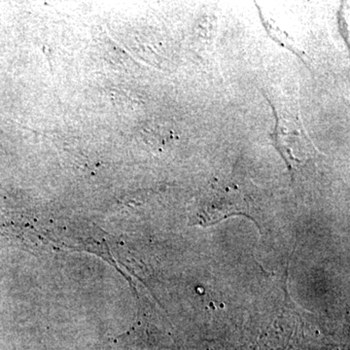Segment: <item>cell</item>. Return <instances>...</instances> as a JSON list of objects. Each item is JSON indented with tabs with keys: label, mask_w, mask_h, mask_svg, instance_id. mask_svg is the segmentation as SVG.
<instances>
[{
	"label": "cell",
	"mask_w": 350,
	"mask_h": 350,
	"mask_svg": "<svg viewBox=\"0 0 350 350\" xmlns=\"http://www.w3.org/2000/svg\"><path fill=\"white\" fill-rule=\"evenodd\" d=\"M271 101L275 112L273 144L290 167L300 165L317 152L301 122L300 110L293 101Z\"/></svg>",
	"instance_id": "cell-1"
}]
</instances>
